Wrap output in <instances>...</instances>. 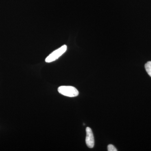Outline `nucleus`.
Wrapping results in <instances>:
<instances>
[{
  "label": "nucleus",
  "instance_id": "39448f33",
  "mask_svg": "<svg viewBox=\"0 0 151 151\" xmlns=\"http://www.w3.org/2000/svg\"><path fill=\"white\" fill-rule=\"evenodd\" d=\"M108 151H117L118 150L115 147V146L112 145H108Z\"/></svg>",
  "mask_w": 151,
  "mask_h": 151
},
{
  "label": "nucleus",
  "instance_id": "f257e3e1",
  "mask_svg": "<svg viewBox=\"0 0 151 151\" xmlns=\"http://www.w3.org/2000/svg\"><path fill=\"white\" fill-rule=\"evenodd\" d=\"M58 90L60 94L68 97H76L79 93L78 90L72 86H60L58 87Z\"/></svg>",
  "mask_w": 151,
  "mask_h": 151
},
{
  "label": "nucleus",
  "instance_id": "20e7f679",
  "mask_svg": "<svg viewBox=\"0 0 151 151\" xmlns=\"http://www.w3.org/2000/svg\"><path fill=\"white\" fill-rule=\"evenodd\" d=\"M145 68L147 73L151 77V61H148L145 65Z\"/></svg>",
  "mask_w": 151,
  "mask_h": 151
},
{
  "label": "nucleus",
  "instance_id": "f03ea898",
  "mask_svg": "<svg viewBox=\"0 0 151 151\" xmlns=\"http://www.w3.org/2000/svg\"><path fill=\"white\" fill-rule=\"evenodd\" d=\"M67 47L66 45H63L61 47L55 50L51 54L49 55L45 59V62L50 63L58 59L67 50Z\"/></svg>",
  "mask_w": 151,
  "mask_h": 151
},
{
  "label": "nucleus",
  "instance_id": "7ed1b4c3",
  "mask_svg": "<svg viewBox=\"0 0 151 151\" xmlns=\"http://www.w3.org/2000/svg\"><path fill=\"white\" fill-rule=\"evenodd\" d=\"M86 145L90 148H92L94 145V140L93 132L91 128L87 127L86 128Z\"/></svg>",
  "mask_w": 151,
  "mask_h": 151
}]
</instances>
